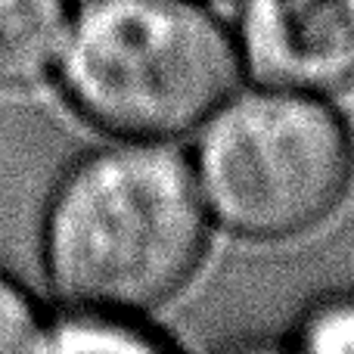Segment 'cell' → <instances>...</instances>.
<instances>
[{
	"label": "cell",
	"mask_w": 354,
	"mask_h": 354,
	"mask_svg": "<svg viewBox=\"0 0 354 354\" xmlns=\"http://www.w3.org/2000/svg\"><path fill=\"white\" fill-rule=\"evenodd\" d=\"M208 214L196 171L159 140H118L66 168L44 208L41 255L68 305L147 314L199 270Z\"/></svg>",
	"instance_id": "6da1fadb"
},
{
	"label": "cell",
	"mask_w": 354,
	"mask_h": 354,
	"mask_svg": "<svg viewBox=\"0 0 354 354\" xmlns=\"http://www.w3.org/2000/svg\"><path fill=\"white\" fill-rule=\"evenodd\" d=\"M236 35L199 0H81L62 44L68 106L118 140L199 131L236 91Z\"/></svg>",
	"instance_id": "7a4b0ae2"
},
{
	"label": "cell",
	"mask_w": 354,
	"mask_h": 354,
	"mask_svg": "<svg viewBox=\"0 0 354 354\" xmlns=\"http://www.w3.org/2000/svg\"><path fill=\"white\" fill-rule=\"evenodd\" d=\"M199 131L193 171L202 199L236 236H301L351 189V124L324 93L270 84L230 93Z\"/></svg>",
	"instance_id": "3957f363"
},
{
	"label": "cell",
	"mask_w": 354,
	"mask_h": 354,
	"mask_svg": "<svg viewBox=\"0 0 354 354\" xmlns=\"http://www.w3.org/2000/svg\"><path fill=\"white\" fill-rule=\"evenodd\" d=\"M233 35L261 84L324 97L354 87V0H243Z\"/></svg>",
	"instance_id": "277c9868"
},
{
	"label": "cell",
	"mask_w": 354,
	"mask_h": 354,
	"mask_svg": "<svg viewBox=\"0 0 354 354\" xmlns=\"http://www.w3.org/2000/svg\"><path fill=\"white\" fill-rule=\"evenodd\" d=\"M72 0H0V87H31L56 72Z\"/></svg>",
	"instance_id": "5b68a950"
},
{
	"label": "cell",
	"mask_w": 354,
	"mask_h": 354,
	"mask_svg": "<svg viewBox=\"0 0 354 354\" xmlns=\"http://www.w3.org/2000/svg\"><path fill=\"white\" fill-rule=\"evenodd\" d=\"M165 333L143 326V314L112 311L93 305H68L53 317H44L35 351H165Z\"/></svg>",
	"instance_id": "8992f818"
},
{
	"label": "cell",
	"mask_w": 354,
	"mask_h": 354,
	"mask_svg": "<svg viewBox=\"0 0 354 354\" xmlns=\"http://www.w3.org/2000/svg\"><path fill=\"white\" fill-rule=\"evenodd\" d=\"M286 348L311 354H354V292L311 301L289 326Z\"/></svg>",
	"instance_id": "52a82bcc"
},
{
	"label": "cell",
	"mask_w": 354,
	"mask_h": 354,
	"mask_svg": "<svg viewBox=\"0 0 354 354\" xmlns=\"http://www.w3.org/2000/svg\"><path fill=\"white\" fill-rule=\"evenodd\" d=\"M44 314L35 295L12 274L0 268V354L6 351H35Z\"/></svg>",
	"instance_id": "ba28073f"
}]
</instances>
